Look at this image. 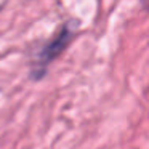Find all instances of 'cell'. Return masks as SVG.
<instances>
[{"instance_id": "2", "label": "cell", "mask_w": 149, "mask_h": 149, "mask_svg": "<svg viewBox=\"0 0 149 149\" xmlns=\"http://www.w3.org/2000/svg\"><path fill=\"white\" fill-rule=\"evenodd\" d=\"M7 3H8V0H0V11L3 10L5 5H7Z\"/></svg>"}, {"instance_id": "1", "label": "cell", "mask_w": 149, "mask_h": 149, "mask_svg": "<svg viewBox=\"0 0 149 149\" xmlns=\"http://www.w3.org/2000/svg\"><path fill=\"white\" fill-rule=\"evenodd\" d=\"M74 39V31H72L71 26H63L61 31L47 43L42 48V52L39 53V58H37V64H36V71H34V75L36 79H40V75L45 74L47 68L50 66V63L55 61L59 55L66 50V47L71 43V40Z\"/></svg>"}]
</instances>
